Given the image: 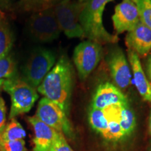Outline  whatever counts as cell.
<instances>
[{"label": "cell", "instance_id": "12", "mask_svg": "<svg viewBox=\"0 0 151 151\" xmlns=\"http://www.w3.org/2000/svg\"><path fill=\"white\" fill-rule=\"evenodd\" d=\"M125 43L128 50L134 52L139 57H144L151 50V29L140 21L128 32Z\"/></svg>", "mask_w": 151, "mask_h": 151}, {"label": "cell", "instance_id": "5", "mask_svg": "<svg viewBox=\"0 0 151 151\" xmlns=\"http://www.w3.org/2000/svg\"><path fill=\"white\" fill-rule=\"evenodd\" d=\"M28 30L38 42H50L59 37L61 32L54 8L35 12L28 21Z\"/></svg>", "mask_w": 151, "mask_h": 151}, {"label": "cell", "instance_id": "29", "mask_svg": "<svg viewBox=\"0 0 151 151\" xmlns=\"http://www.w3.org/2000/svg\"><path fill=\"white\" fill-rule=\"evenodd\" d=\"M128 1H132V2H134V4H139V1H140V0H128Z\"/></svg>", "mask_w": 151, "mask_h": 151}, {"label": "cell", "instance_id": "24", "mask_svg": "<svg viewBox=\"0 0 151 151\" xmlns=\"http://www.w3.org/2000/svg\"><path fill=\"white\" fill-rule=\"evenodd\" d=\"M50 151H74L66 141L65 137L59 134L52 144Z\"/></svg>", "mask_w": 151, "mask_h": 151}, {"label": "cell", "instance_id": "11", "mask_svg": "<svg viewBox=\"0 0 151 151\" xmlns=\"http://www.w3.org/2000/svg\"><path fill=\"white\" fill-rule=\"evenodd\" d=\"M128 104L125 95L118 87L105 83L97 87L92 98V108L104 109L113 105H124Z\"/></svg>", "mask_w": 151, "mask_h": 151}, {"label": "cell", "instance_id": "3", "mask_svg": "<svg viewBox=\"0 0 151 151\" xmlns=\"http://www.w3.org/2000/svg\"><path fill=\"white\" fill-rule=\"evenodd\" d=\"M2 88L11 97L10 120L29 112L39 98L36 88L17 76L4 80Z\"/></svg>", "mask_w": 151, "mask_h": 151}, {"label": "cell", "instance_id": "26", "mask_svg": "<svg viewBox=\"0 0 151 151\" xmlns=\"http://www.w3.org/2000/svg\"><path fill=\"white\" fill-rule=\"evenodd\" d=\"M11 0H0V8L2 9H9L11 6Z\"/></svg>", "mask_w": 151, "mask_h": 151}, {"label": "cell", "instance_id": "10", "mask_svg": "<svg viewBox=\"0 0 151 151\" xmlns=\"http://www.w3.org/2000/svg\"><path fill=\"white\" fill-rule=\"evenodd\" d=\"M109 69L115 83L120 89H126L132 83V73L129 64L120 48L111 50L108 58Z\"/></svg>", "mask_w": 151, "mask_h": 151}, {"label": "cell", "instance_id": "28", "mask_svg": "<svg viewBox=\"0 0 151 151\" xmlns=\"http://www.w3.org/2000/svg\"><path fill=\"white\" fill-rule=\"evenodd\" d=\"M149 131H150V133L151 134V110L150 113V117H149Z\"/></svg>", "mask_w": 151, "mask_h": 151}, {"label": "cell", "instance_id": "18", "mask_svg": "<svg viewBox=\"0 0 151 151\" xmlns=\"http://www.w3.org/2000/svg\"><path fill=\"white\" fill-rule=\"evenodd\" d=\"M89 122L92 129L104 138L108 131V120L104 110L92 108L89 113Z\"/></svg>", "mask_w": 151, "mask_h": 151}, {"label": "cell", "instance_id": "7", "mask_svg": "<svg viewBox=\"0 0 151 151\" xmlns=\"http://www.w3.org/2000/svg\"><path fill=\"white\" fill-rule=\"evenodd\" d=\"M35 116L65 137H71L73 136L72 127L66 113L50 99L46 97L41 99Z\"/></svg>", "mask_w": 151, "mask_h": 151}, {"label": "cell", "instance_id": "4", "mask_svg": "<svg viewBox=\"0 0 151 151\" xmlns=\"http://www.w3.org/2000/svg\"><path fill=\"white\" fill-rule=\"evenodd\" d=\"M56 56L52 50L44 48L35 49L22 67V79L37 88L52 69Z\"/></svg>", "mask_w": 151, "mask_h": 151}, {"label": "cell", "instance_id": "19", "mask_svg": "<svg viewBox=\"0 0 151 151\" xmlns=\"http://www.w3.org/2000/svg\"><path fill=\"white\" fill-rule=\"evenodd\" d=\"M120 124L125 137L132 133L136 127V117L129 104L121 106Z\"/></svg>", "mask_w": 151, "mask_h": 151}, {"label": "cell", "instance_id": "31", "mask_svg": "<svg viewBox=\"0 0 151 151\" xmlns=\"http://www.w3.org/2000/svg\"><path fill=\"white\" fill-rule=\"evenodd\" d=\"M0 151H2V150H1V147H0Z\"/></svg>", "mask_w": 151, "mask_h": 151}, {"label": "cell", "instance_id": "23", "mask_svg": "<svg viewBox=\"0 0 151 151\" xmlns=\"http://www.w3.org/2000/svg\"><path fill=\"white\" fill-rule=\"evenodd\" d=\"M0 147L2 151H25L24 139L16 141H3L0 139Z\"/></svg>", "mask_w": 151, "mask_h": 151}, {"label": "cell", "instance_id": "30", "mask_svg": "<svg viewBox=\"0 0 151 151\" xmlns=\"http://www.w3.org/2000/svg\"><path fill=\"white\" fill-rule=\"evenodd\" d=\"M4 82V79H1V80H0V89H1V88L3 87Z\"/></svg>", "mask_w": 151, "mask_h": 151}, {"label": "cell", "instance_id": "21", "mask_svg": "<svg viewBox=\"0 0 151 151\" xmlns=\"http://www.w3.org/2000/svg\"><path fill=\"white\" fill-rule=\"evenodd\" d=\"M16 73V64L11 55L0 59V80L13 78L17 76Z\"/></svg>", "mask_w": 151, "mask_h": 151}, {"label": "cell", "instance_id": "32", "mask_svg": "<svg viewBox=\"0 0 151 151\" xmlns=\"http://www.w3.org/2000/svg\"><path fill=\"white\" fill-rule=\"evenodd\" d=\"M1 15H0V17H1Z\"/></svg>", "mask_w": 151, "mask_h": 151}, {"label": "cell", "instance_id": "27", "mask_svg": "<svg viewBox=\"0 0 151 151\" xmlns=\"http://www.w3.org/2000/svg\"><path fill=\"white\" fill-rule=\"evenodd\" d=\"M148 73L149 77H150V78L151 79V57L150 58V59H149L148 64Z\"/></svg>", "mask_w": 151, "mask_h": 151}, {"label": "cell", "instance_id": "25", "mask_svg": "<svg viewBox=\"0 0 151 151\" xmlns=\"http://www.w3.org/2000/svg\"><path fill=\"white\" fill-rule=\"evenodd\" d=\"M6 108L5 102L2 97H0V139L6 127Z\"/></svg>", "mask_w": 151, "mask_h": 151}, {"label": "cell", "instance_id": "14", "mask_svg": "<svg viewBox=\"0 0 151 151\" xmlns=\"http://www.w3.org/2000/svg\"><path fill=\"white\" fill-rule=\"evenodd\" d=\"M127 54L136 88L143 100L151 101V83L148 80L143 71L139 57L130 50H128Z\"/></svg>", "mask_w": 151, "mask_h": 151}, {"label": "cell", "instance_id": "33", "mask_svg": "<svg viewBox=\"0 0 151 151\" xmlns=\"http://www.w3.org/2000/svg\"><path fill=\"white\" fill-rule=\"evenodd\" d=\"M150 1H151V0H150Z\"/></svg>", "mask_w": 151, "mask_h": 151}, {"label": "cell", "instance_id": "9", "mask_svg": "<svg viewBox=\"0 0 151 151\" xmlns=\"http://www.w3.org/2000/svg\"><path fill=\"white\" fill-rule=\"evenodd\" d=\"M112 20L116 35L129 32L140 22L138 6L132 1L123 0L115 8Z\"/></svg>", "mask_w": 151, "mask_h": 151}, {"label": "cell", "instance_id": "20", "mask_svg": "<svg viewBox=\"0 0 151 151\" xmlns=\"http://www.w3.org/2000/svg\"><path fill=\"white\" fill-rule=\"evenodd\" d=\"M25 136L26 132L18 120L13 118L6 125L1 138L3 141H16L24 139Z\"/></svg>", "mask_w": 151, "mask_h": 151}, {"label": "cell", "instance_id": "16", "mask_svg": "<svg viewBox=\"0 0 151 151\" xmlns=\"http://www.w3.org/2000/svg\"><path fill=\"white\" fill-rule=\"evenodd\" d=\"M62 0H20L18 7L25 12H39L46 9L53 8Z\"/></svg>", "mask_w": 151, "mask_h": 151}, {"label": "cell", "instance_id": "15", "mask_svg": "<svg viewBox=\"0 0 151 151\" xmlns=\"http://www.w3.org/2000/svg\"><path fill=\"white\" fill-rule=\"evenodd\" d=\"M122 105H113L104 109L108 120V131L104 139L109 141H119L125 137L120 124V109Z\"/></svg>", "mask_w": 151, "mask_h": 151}, {"label": "cell", "instance_id": "22", "mask_svg": "<svg viewBox=\"0 0 151 151\" xmlns=\"http://www.w3.org/2000/svg\"><path fill=\"white\" fill-rule=\"evenodd\" d=\"M137 6L140 21L151 29V1L140 0Z\"/></svg>", "mask_w": 151, "mask_h": 151}, {"label": "cell", "instance_id": "2", "mask_svg": "<svg viewBox=\"0 0 151 151\" xmlns=\"http://www.w3.org/2000/svg\"><path fill=\"white\" fill-rule=\"evenodd\" d=\"M113 0H87L79 16L85 37L99 44L117 43L118 36L108 32L103 24L106 5Z\"/></svg>", "mask_w": 151, "mask_h": 151}, {"label": "cell", "instance_id": "13", "mask_svg": "<svg viewBox=\"0 0 151 151\" xmlns=\"http://www.w3.org/2000/svg\"><path fill=\"white\" fill-rule=\"evenodd\" d=\"M27 120L32 126L35 132L33 150L50 151L55 140L60 134L59 132L41 121L35 116L28 117Z\"/></svg>", "mask_w": 151, "mask_h": 151}, {"label": "cell", "instance_id": "8", "mask_svg": "<svg viewBox=\"0 0 151 151\" xmlns=\"http://www.w3.org/2000/svg\"><path fill=\"white\" fill-rule=\"evenodd\" d=\"M102 54L101 45L90 40L84 41L76 46L73 60L79 78L83 81L97 67Z\"/></svg>", "mask_w": 151, "mask_h": 151}, {"label": "cell", "instance_id": "17", "mask_svg": "<svg viewBox=\"0 0 151 151\" xmlns=\"http://www.w3.org/2000/svg\"><path fill=\"white\" fill-rule=\"evenodd\" d=\"M14 43V37L9 24L0 17V59L9 55Z\"/></svg>", "mask_w": 151, "mask_h": 151}, {"label": "cell", "instance_id": "6", "mask_svg": "<svg viewBox=\"0 0 151 151\" xmlns=\"http://www.w3.org/2000/svg\"><path fill=\"white\" fill-rule=\"evenodd\" d=\"M85 2H76L71 0H62L54 6L55 14L61 31L69 38L85 37L83 29L79 21V16Z\"/></svg>", "mask_w": 151, "mask_h": 151}, {"label": "cell", "instance_id": "1", "mask_svg": "<svg viewBox=\"0 0 151 151\" xmlns=\"http://www.w3.org/2000/svg\"><path fill=\"white\" fill-rule=\"evenodd\" d=\"M73 87V69L66 56H62L49 71L38 91L53 101L66 113L69 112Z\"/></svg>", "mask_w": 151, "mask_h": 151}]
</instances>
